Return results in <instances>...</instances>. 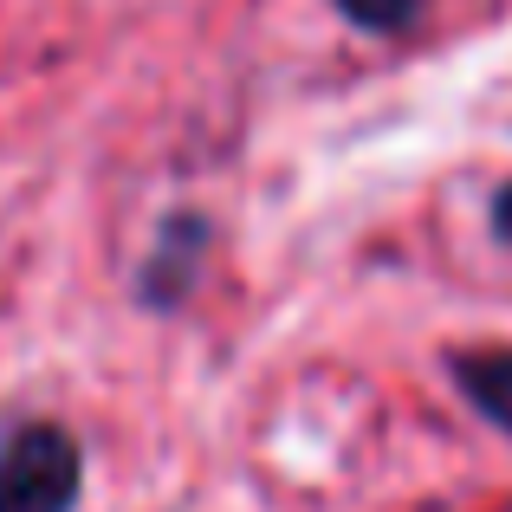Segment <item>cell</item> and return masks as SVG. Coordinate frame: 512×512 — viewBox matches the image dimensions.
Returning <instances> with one entry per match:
<instances>
[{
	"mask_svg": "<svg viewBox=\"0 0 512 512\" xmlns=\"http://www.w3.org/2000/svg\"><path fill=\"white\" fill-rule=\"evenodd\" d=\"M493 234H500L506 247H512V182L500 188V201H493Z\"/></svg>",
	"mask_w": 512,
	"mask_h": 512,
	"instance_id": "obj_5",
	"label": "cell"
},
{
	"mask_svg": "<svg viewBox=\"0 0 512 512\" xmlns=\"http://www.w3.org/2000/svg\"><path fill=\"white\" fill-rule=\"evenodd\" d=\"M338 13L363 33H402L415 20V0H338Z\"/></svg>",
	"mask_w": 512,
	"mask_h": 512,
	"instance_id": "obj_4",
	"label": "cell"
},
{
	"mask_svg": "<svg viewBox=\"0 0 512 512\" xmlns=\"http://www.w3.org/2000/svg\"><path fill=\"white\" fill-rule=\"evenodd\" d=\"M454 383L467 389V402L487 422H500L512 435V350H467V357H454Z\"/></svg>",
	"mask_w": 512,
	"mask_h": 512,
	"instance_id": "obj_3",
	"label": "cell"
},
{
	"mask_svg": "<svg viewBox=\"0 0 512 512\" xmlns=\"http://www.w3.org/2000/svg\"><path fill=\"white\" fill-rule=\"evenodd\" d=\"M85 487V454L72 428L20 422L0 435V512H72Z\"/></svg>",
	"mask_w": 512,
	"mask_h": 512,
	"instance_id": "obj_1",
	"label": "cell"
},
{
	"mask_svg": "<svg viewBox=\"0 0 512 512\" xmlns=\"http://www.w3.org/2000/svg\"><path fill=\"white\" fill-rule=\"evenodd\" d=\"M201 234H208V227H201L195 214H175V221L163 227L150 266L137 273L143 305H175V299L188 292V279H195V266H201Z\"/></svg>",
	"mask_w": 512,
	"mask_h": 512,
	"instance_id": "obj_2",
	"label": "cell"
}]
</instances>
